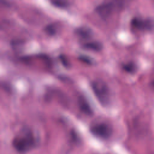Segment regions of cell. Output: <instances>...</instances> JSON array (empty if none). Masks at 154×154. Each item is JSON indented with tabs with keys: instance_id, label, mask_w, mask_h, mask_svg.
<instances>
[{
	"instance_id": "1",
	"label": "cell",
	"mask_w": 154,
	"mask_h": 154,
	"mask_svg": "<svg viewBox=\"0 0 154 154\" xmlns=\"http://www.w3.org/2000/svg\"><path fill=\"white\" fill-rule=\"evenodd\" d=\"M35 141L32 132L29 129L22 130L13 141L14 149L19 153H26L35 146Z\"/></svg>"
},
{
	"instance_id": "13",
	"label": "cell",
	"mask_w": 154,
	"mask_h": 154,
	"mask_svg": "<svg viewBox=\"0 0 154 154\" xmlns=\"http://www.w3.org/2000/svg\"><path fill=\"white\" fill-rule=\"evenodd\" d=\"M60 59L62 61V63H63V64L65 66H69V63L67 62V60H66V57H64V55H61L60 56Z\"/></svg>"
},
{
	"instance_id": "2",
	"label": "cell",
	"mask_w": 154,
	"mask_h": 154,
	"mask_svg": "<svg viewBox=\"0 0 154 154\" xmlns=\"http://www.w3.org/2000/svg\"><path fill=\"white\" fill-rule=\"evenodd\" d=\"M91 86L99 103L104 106L108 105L110 101V91L106 82L102 79H96L91 82Z\"/></svg>"
},
{
	"instance_id": "7",
	"label": "cell",
	"mask_w": 154,
	"mask_h": 154,
	"mask_svg": "<svg viewBox=\"0 0 154 154\" xmlns=\"http://www.w3.org/2000/svg\"><path fill=\"white\" fill-rule=\"evenodd\" d=\"M76 34L81 38L87 39L91 37L93 32L91 28L88 26H81L76 28L75 31Z\"/></svg>"
},
{
	"instance_id": "5",
	"label": "cell",
	"mask_w": 154,
	"mask_h": 154,
	"mask_svg": "<svg viewBox=\"0 0 154 154\" xmlns=\"http://www.w3.org/2000/svg\"><path fill=\"white\" fill-rule=\"evenodd\" d=\"M90 131L92 134L97 137L106 139L111 136L112 128L108 124L100 122L93 125L90 128Z\"/></svg>"
},
{
	"instance_id": "9",
	"label": "cell",
	"mask_w": 154,
	"mask_h": 154,
	"mask_svg": "<svg viewBox=\"0 0 154 154\" xmlns=\"http://www.w3.org/2000/svg\"><path fill=\"white\" fill-rule=\"evenodd\" d=\"M51 3L55 7H58V8H66L70 5V2L67 1H51Z\"/></svg>"
},
{
	"instance_id": "4",
	"label": "cell",
	"mask_w": 154,
	"mask_h": 154,
	"mask_svg": "<svg viewBox=\"0 0 154 154\" xmlns=\"http://www.w3.org/2000/svg\"><path fill=\"white\" fill-rule=\"evenodd\" d=\"M131 25L133 29L140 31H150L154 29V20L149 18L134 17Z\"/></svg>"
},
{
	"instance_id": "10",
	"label": "cell",
	"mask_w": 154,
	"mask_h": 154,
	"mask_svg": "<svg viewBox=\"0 0 154 154\" xmlns=\"http://www.w3.org/2000/svg\"><path fill=\"white\" fill-rule=\"evenodd\" d=\"M123 69L129 73H133L136 70V65L133 62H128L123 65Z\"/></svg>"
},
{
	"instance_id": "11",
	"label": "cell",
	"mask_w": 154,
	"mask_h": 154,
	"mask_svg": "<svg viewBox=\"0 0 154 154\" xmlns=\"http://www.w3.org/2000/svg\"><path fill=\"white\" fill-rule=\"evenodd\" d=\"M45 32L49 35H54L56 32V29L54 25H48L45 28Z\"/></svg>"
},
{
	"instance_id": "12",
	"label": "cell",
	"mask_w": 154,
	"mask_h": 154,
	"mask_svg": "<svg viewBox=\"0 0 154 154\" xmlns=\"http://www.w3.org/2000/svg\"><path fill=\"white\" fill-rule=\"evenodd\" d=\"M79 59H81L82 61L85 62V63H91V60L90 59L89 57H86V56H81L79 57Z\"/></svg>"
},
{
	"instance_id": "8",
	"label": "cell",
	"mask_w": 154,
	"mask_h": 154,
	"mask_svg": "<svg viewBox=\"0 0 154 154\" xmlns=\"http://www.w3.org/2000/svg\"><path fill=\"white\" fill-rule=\"evenodd\" d=\"M84 48L90 49L94 51H99L102 48V43L97 41H91L85 42L82 45Z\"/></svg>"
},
{
	"instance_id": "3",
	"label": "cell",
	"mask_w": 154,
	"mask_h": 154,
	"mask_svg": "<svg viewBox=\"0 0 154 154\" xmlns=\"http://www.w3.org/2000/svg\"><path fill=\"white\" fill-rule=\"evenodd\" d=\"M122 6L123 2L122 1H104L99 4L95 8V11L102 19H106L109 17L116 10L119 9Z\"/></svg>"
},
{
	"instance_id": "6",
	"label": "cell",
	"mask_w": 154,
	"mask_h": 154,
	"mask_svg": "<svg viewBox=\"0 0 154 154\" xmlns=\"http://www.w3.org/2000/svg\"><path fill=\"white\" fill-rule=\"evenodd\" d=\"M78 104L80 110L84 114L90 116L93 113V111L87 100L82 96H80L78 100Z\"/></svg>"
}]
</instances>
